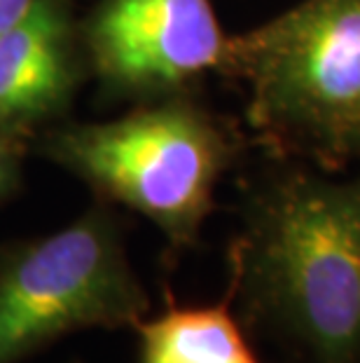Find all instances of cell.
Masks as SVG:
<instances>
[{
	"instance_id": "1",
	"label": "cell",
	"mask_w": 360,
	"mask_h": 363,
	"mask_svg": "<svg viewBox=\"0 0 360 363\" xmlns=\"http://www.w3.org/2000/svg\"><path fill=\"white\" fill-rule=\"evenodd\" d=\"M248 188L229 296L302 363H360V172L274 157Z\"/></svg>"
},
{
	"instance_id": "2",
	"label": "cell",
	"mask_w": 360,
	"mask_h": 363,
	"mask_svg": "<svg viewBox=\"0 0 360 363\" xmlns=\"http://www.w3.org/2000/svg\"><path fill=\"white\" fill-rule=\"evenodd\" d=\"M220 73L246 84L272 157L325 172L360 162V0H300L229 38Z\"/></svg>"
},
{
	"instance_id": "3",
	"label": "cell",
	"mask_w": 360,
	"mask_h": 363,
	"mask_svg": "<svg viewBox=\"0 0 360 363\" xmlns=\"http://www.w3.org/2000/svg\"><path fill=\"white\" fill-rule=\"evenodd\" d=\"M45 150L96 190L150 218L168 244L190 246L209 218L236 141L216 115L173 94L127 118L57 131Z\"/></svg>"
},
{
	"instance_id": "4",
	"label": "cell",
	"mask_w": 360,
	"mask_h": 363,
	"mask_svg": "<svg viewBox=\"0 0 360 363\" xmlns=\"http://www.w3.org/2000/svg\"><path fill=\"white\" fill-rule=\"evenodd\" d=\"M148 293L108 213L0 251V363L80 328L143 321Z\"/></svg>"
},
{
	"instance_id": "5",
	"label": "cell",
	"mask_w": 360,
	"mask_h": 363,
	"mask_svg": "<svg viewBox=\"0 0 360 363\" xmlns=\"http://www.w3.org/2000/svg\"><path fill=\"white\" fill-rule=\"evenodd\" d=\"M211 0H101L84 28L89 61L127 94H182L227 52Z\"/></svg>"
},
{
	"instance_id": "6",
	"label": "cell",
	"mask_w": 360,
	"mask_h": 363,
	"mask_svg": "<svg viewBox=\"0 0 360 363\" xmlns=\"http://www.w3.org/2000/svg\"><path fill=\"white\" fill-rule=\"evenodd\" d=\"M80 80V50L68 0H35L0 35V134L21 143L68 106Z\"/></svg>"
},
{
	"instance_id": "7",
	"label": "cell",
	"mask_w": 360,
	"mask_h": 363,
	"mask_svg": "<svg viewBox=\"0 0 360 363\" xmlns=\"http://www.w3.org/2000/svg\"><path fill=\"white\" fill-rule=\"evenodd\" d=\"M141 363H262L232 314V298L218 305L168 307L136 323Z\"/></svg>"
},
{
	"instance_id": "8",
	"label": "cell",
	"mask_w": 360,
	"mask_h": 363,
	"mask_svg": "<svg viewBox=\"0 0 360 363\" xmlns=\"http://www.w3.org/2000/svg\"><path fill=\"white\" fill-rule=\"evenodd\" d=\"M19 145L17 141L0 134V197L14 188L19 174Z\"/></svg>"
},
{
	"instance_id": "9",
	"label": "cell",
	"mask_w": 360,
	"mask_h": 363,
	"mask_svg": "<svg viewBox=\"0 0 360 363\" xmlns=\"http://www.w3.org/2000/svg\"><path fill=\"white\" fill-rule=\"evenodd\" d=\"M35 0H0V35L19 24L33 7Z\"/></svg>"
}]
</instances>
